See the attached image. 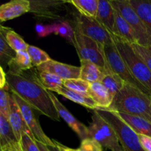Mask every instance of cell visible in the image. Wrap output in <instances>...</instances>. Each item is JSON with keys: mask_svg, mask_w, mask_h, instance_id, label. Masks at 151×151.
<instances>
[{"mask_svg": "<svg viewBox=\"0 0 151 151\" xmlns=\"http://www.w3.org/2000/svg\"><path fill=\"white\" fill-rule=\"evenodd\" d=\"M7 86L29 106L50 119L60 121V116L46 89L36 78L22 73H6Z\"/></svg>", "mask_w": 151, "mask_h": 151, "instance_id": "cell-1", "label": "cell"}, {"mask_svg": "<svg viewBox=\"0 0 151 151\" xmlns=\"http://www.w3.org/2000/svg\"><path fill=\"white\" fill-rule=\"evenodd\" d=\"M108 110L140 116L151 123V96L125 82Z\"/></svg>", "mask_w": 151, "mask_h": 151, "instance_id": "cell-2", "label": "cell"}, {"mask_svg": "<svg viewBox=\"0 0 151 151\" xmlns=\"http://www.w3.org/2000/svg\"><path fill=\"white\" fill-rule=\"evenodd\" d=\"M111 36L114 44L132 76L151 96V72L148 66L134 52L131 44L114 34Z\"/></svg>", "mask_w": 151, "mask_h": 151, "instance_id": "cell-3", "label": "cell"}, {"mask_svg": "<svg viewBox=\"0 0 151 151\" xmlns=\"http://www.w3.org/2000/svg\"><path fill=\"white\" fill-rule=\"evenodd\" d=\"M95 111L114 130L124 151H144L139 143L138 134L116 112L103 109Z\"/></svg>", "mask_w": 151, "mask_h": 151, "instance_id": "cell-4", "label": "cell"}, {"mask_svg": "<svg viewBox=\"0 0 151 151\" xmlns=\"http://www.w3.org/2000/svg\"><path fill=\"white\" fill-rule=\"evenodd\" d=\"M112 6L120 13L134 29L137 44L145 47H151V29L135 11L129 0H112Z\"/></svg>", "mask_w": 151, "mask_h": 151, "instance_id": "cell-5", "label": "cell"}, {"mask_svg": "<svg viewBox=\"0 0 151 151\" xmlns=\"http://www.w3.org/2000/svg\"><path fill=\"white\" fill-rule=\"evenodd\" d=\"M73 45L75 46L80 60L92 62L103 69L106 73L110 72L106 62L103 48L104 46L76 30H75Z\"/></svg>", "mask_w": 151, "mask_h": 151, "instance_id": "cell-6", "label": "cell"}, {"mask_svg": "<svg viewBox=\"0 0 151 151\" xmlns=\"http://www.w3.org/2000/svg\"><path fill=\"white\" fill-rule=\"evenodd\" d=\"M88 128L89 138L96 140L103 148L111 151H124L114 130L95 110L93 112L91 122Z\"/></svg>", "mask_w": 151, "mask_h": 151, "instance_id": "cell-7", "label": "cell"}, {"mask_svg": "<svg viewBox=\"0 0 151 151\" xmlns=\"http://www.w3.org/2000/svg\"><path fill=\"white\" fill-rule=\"evenodd\" d=\"M75 30L94 40L103 46L113 43L111 32L93 18L86 17L79 13L75 15Z\"/></svg>", "mask_w": 151, "mask_h": 151, "instance_id": "cell-8", "label": "cell"}, {"mask_svg": "<svg viewBox=\"0 0 151 151\" xmlns=\"http://www.w3.org/2000/svg\"><path fill=\"white\" fill-rule=\"evenodd\" d=\"M103 48H104L105 55L109 70L120 77L125 82L136 86L145 93L148 94L145 88L141 84L139 83L132 76L126 63L118 52L114 42L109 45L104 46Z\"/></svg>", "mask_w": 151, "mask_h": 151, "instance_id": "cell-9", "label": "cell"}, {"mask_svg": "<svg viewBox=\"0 0 151 151\" xmlns=\"http://www.w3.org/2000/svg\"><path fill=\"white\" fill-rule=\"evenodd\" d=\"M10 94L16 101V104L19 106L24 119L27 125L29 128L32 134H33L35 140L41 142L47 146L55 145L54 140L49 138L47 134L43 131L42 128H41V125H40L39 122H38V119H37L36 116L34 113V109L30 106H29L24 100H23L20 97H19L17 94L11 92V91H10Z\"/></svg>", "mask_w": 151, "mask_h": 151, "instance_id": "cell-10", "label": "cell"}, {"mask_svg": "<svg viewBox=\"0 0 151 151\" xmlns=\"http://www.w3.org/2000/svg\"><path fill=\"white\" fill-rule=\"evenodd\" d=\"M66 1H30V12L40 19H60L67 13Z\"/></svg>", "mask_w": 151, "mask_h": 151, "instance_id": "cell-11", "label": "cell"}, {"mask_svg": "<svg viewBox=\"0 0 151 151\" xmlns=\"http://www.w3.org/2000/svg\"><path fill=\"white\" fill-rule=\"evenodd\" d=\"M48 93L50 94L52 101L54 103L55 107L60 117L62 118L66 122V123L69 125V128H72V131L78 136V137L81 140L89 138V132H88V127H86L84 124H83L78 119H77L72 114V113L69 112L68 109L59 101L58 97L53 94V92L48 90Z\"/></svg>", "mask_w": 151, "mask_h": 151, "instance_id": "cell-12", "label": "cell"}, {"mask_svg": "<svg viewBox=\"0 0 151 151\" xmlns=\"http://www.w3.org/2000/svg\"><path fill=\"white\" fill-rule=\"evenodd\" d=\"M38 72H47L54 74L59 78L64 80L79 78L81 73V66H75L56 61L51 59L49 61L36 67Z\"/></svg>", "mask_w": 151, "mask_h": 151, "instance_id": "cell-13", "label": "cell"}, {"mask_svg": "<svg viewBox=\"0 0 151 151\" xmlns=\"http://www.w3.org/2000/svg\"><path fill=\"white\" fill-rule=\"evenodd\" d=\"M7 120L11 126L12 130H13L16 140L18 142L20 141L24 134H27L32 139L35 140L33 134H32L29 128L27 125L23 116L21 113L20 109H19L18 105L16 104L13 97H12L11 94L10 95V110H9Z\"/></svg>", "mask_w": 151, "mask_h": 151, "instance_id": "cell-14", "label": "cell"}, {"mask_svg": "<svg viewBox=\"0 0 151 151\" xmlns=\"http://www.w3.org/2000/svg\"><path fill=\"white\" fill-rule=\"evenodd\" d=\"M30 12V1L13 0L0 5V21L1 22L14 19Z\"/></svg>", "mask_w": 151, "mask_h": 151, "instance_id": "cell-15", "label": "cell"}, {"mask_svg": "<svg viewBox=\"0 0 151 151\" xmlns=\"http://www.w3.org/2000/svg\"><path fill=\"white\" fill-rule=\"evenodd\" d=\"M112 34L125 40L129 44H137V39L134 29L122 15L114 8V27Z\"/></svg>", "mask_w": 151, "mask_h": 151, "instance_id": "cell-16", "label": "cell"}, {"mask_svg": "<svg viewBox=\"0 0 151 151\" xmlns=\"http://www.w3.org/2000/svg\"><path fill=\"white\" fill-rule=\"evenodd\" d=\"M87 94L98 105L99 109H109L114 100V97L101 82L91 83Z\"/></svg>", "mask_w": 151, "mask_h": 151, "instance_id": "cell-17", "label": "cell"}, {"mask_svg": "<svg viewBox=\"0 0 151 151\" xmlns=\"http://www.w3.org/2000/svg\"><path fill=\"white\" fill-rule=\"evenodd\" d=\"M51 91L52 92L58 93L60 95L63 96V97H66V98L69 99V100H72V101L75 102L78 104L82 105L84 107H86L88 109H93V110H96V109H99L98 105L87 94L72 91V90L66 88L63 86L58 87L57 88H55V89L52 90Z\"/></svg>", "mask_w": 151, "mask_h": 151, "instance_id": "cell-18", "label": "cell"}, {"mask_svg": "<svg viewBox=\"0 0 151 151\" xmlns=\"http://www.w3.org/2000/svg\"><path fill=\"white\" fill-rule=\"evenodd\" d=\"M95 19L112 33L114 27V8L110 1L98 0Z\"/></svg>", "mask_w": 151, "mask_h": 151, "instance_id": "cell-19", "label": "cell"}, {"mask_svg": "<svg viewBox=\"0 0 151 151\" xmlns=\"http://www.w3.org/2000/svg\"><path fill=\"white\" fill-rule=\"evenodd\" d=\"M80 61L81 64L80 78L90 83L102 81L106 73L103 69L88 60H80Z\"/></svg>", "mask_w": 151, "mask_h": 151, "instance_id": "cell-20", "label": "cell"}, {"mask_svg": "<svg viewBox=\"0 0 151 151\" xmlns=\"http://www.w3.org/2000/svg\"><path fill=\"white\" fill-rule=\"evenodd\" d=\"M117 114L138 135L151 137V123L150 122L140 116L122 113Z\"/></svg>", "mask_w": 151, "mask_h": 151, "instance_id": "cell-21", "label": "cell"}, {"mask_svg": "<svg viewBox=\"0 0 151 151\" xmlns=\"http://www.w3.org/2000/svg\"><path fill=\"white\" fill-rule=\"evenodd\" d=\"M7 66L9 73L18 75L31 69L33 66L27 52L20 51L16 53L15 57L10 60Z\"/></svg>", "mask_w": 151, "mask_h": 151, "instance_id": "cell-22", "label": "cell"}, {"mask_svg": "<svg viewBox=\"0 0 151 151\" xmlns=\"http://www.w3.org/2000/svg\"><path fill=\"white\" fill-rule=\"evenodd\" d=\"M76 8L79 14L95 19L98 7V0H69L66 1Z\"/></svg>", "mask_w": 151, "mask_h": 151, "instance_id": "cell-23", "label": "cell"}, {"mask_svg": "<svg viewBox=\"0 0 151 151\" xmlns=\"http://www.w3.org/2000/svg\"><path fill=\"white\" fill-rule=\"evenodd\" d=\"M100 82L107 88L109 92L113 97H114L116 94L122 89L125 83L120 77L111 71L105 74Z\"/></svg>", "mask_w": 151, "mask_h": 151, "instance_id": "cell-24", "label": "cell"}, {"mask_svg": "<svg viewBox=\"0 0 151 151\" xmlns=\"http://www.w3.org/2000/svg\"><path fill=\"white\" fill-rule=\"evenodd\" d=\"M2 32L7 44L16 52L20 51H27L29 44H27L24 40L14 30L10 28L3 27Z\"/></svg>", "mask_w": 151, "mask_h": 151, "instance_id": "cell-25", "label": "cell"}, {"mask_svg": "<svg viewBox=\"0 0 151 151\" xmlns=\"http://www.w3.org/2000/svg\"><path fill=\"white\" fill-rule=\"evenodd\" d=\"M129 2L151 29V0H129Z\"/></svg>", "mask_w": 151, "mask_h": 151, "instance_id": "cell-26", "label": "cell"}, {"mask_svg": "<svg viewBox=\"0 0 151 151\" xmlns=\"http://www.w3.org/2000/svg\"><path fill=\"white\" fill-rule=\"evenodd\" d=\"M50 33H55L63 37L67 41H70L72 44L74 42L75 29L72 28L67 21H60L58 23L49 25Z\"/></svg>", "mask_w": 151, "mask_h": 151, "instance_id": "cell-27", "label": "cell"}, {"mask_svg": "<svg viewBox=\"0 0 151 151\" xmlns=\"http://www.w3.org/2000/svg\"><path fill=\"white\" fill-rule=\"evenodd\" d=\"M3 27L0 28V65L5 66L15 57L16 52L7 44L2 32Z\"/></svg>", "mask_w": 151, "mask_h": 151, "instance_id": "cell-28", "label": "cell"}, {"mask_svg": "<svg viewBox=\"0 0 151 151\" xmlns=\"http://www.w3.org/2000/svg\"><path fill=\"white\" fill-rule=\"evenodd\" d=\"M0 140L2 147L10 143L18 142L7 119L1 115H0Z\"/></svg>", "mask_w": 151, "mask_h": 151, "instance_id": "cell-29", "label": "cell"}, {"mask_svg": "<svg viewBox=\"0 0 151 151\" xmlns=\"http://www.w3.org/2000/svg\"><path fill=\"white\" fill-rule=\"evenodd\" d=\"M38 81L41 85L49 91L62 86L63 83V80L59 78L54 74L47 72H42L38 73Z\"/></svg>", "mask_w": 151, "mask_h": 151, "instance_id": "cell-30", "label": "cell"}, {"mask_svg": "<svg viewBox=\"0 0 151 151\" xmlns=\"http://www.w3.org/2000/svg\"><path fill=\"white\" fill-rule=\"evenodd\" d=\"M27 52L30 57L32 66L35 67H38L40 65L51 60L49 55L46 52L35 46H28Z\"/></svg>", "mask_w": 151, "mask_h": 151, "instance_id": "cell-31", "label": "cell"}, {"mask_svg": "<svg viewBox=\"0 0 151 151\" xmlns=\"http://www.w3.org/2000/svg\"><path fill=\"white\" fill-rule=\"evenodd\" d=\"M63 86L69 89L77 92L87 94L90 87V83L82 80L81 78H75L63 81Z\"/></svg>", "mask_w": 151, "mask_h": 151, "instance_id": "cell-32", "label": "cell"}, {"mask_svg": "<svg viewBox=\"0 0 151 151\" xmlns=\"http://www.w3.org/2000/svg\"><path fill=\"white\" fill-rule=\"evenodd\" d=\"M8 87L0 89V115L8 119L9 110H10V95L8 92Z\"/></svg>", "mask_w": 151, "mask_h": 151, "instance_id": "cell-33", "label": "cell"}, {"mask_svg": "<svg viewBox=\"0 0 151 151\" xmlns=\"http://www.w3.org/2000/svg\"><path fill=\"white\" fill-rule=\"evenodd\" d=\"M134 52L140 57V58L146 63L151 72V51L147 47H143L137 44H131Z\"/></svg>", "mask_w": 151, "mask_h": 151, "instance_id": "cell-34", "label": "cell"}, {"mask_svg": "<svg viewBox=\"0 0 151 151\" xmlns=\"http://www.w3.org/2000/svg\"><path fill=\"white\" fill-rule=\"evenodd\" d=\"M78 151H103V147L96 140L91 138H87L81 140V145Z\"/></svg>", "mask_w": 151, "mask_h": 151, "instance_id": "cell-35", "label": "cell"}, {"mask_svg": "<svg viewBox=\"0 0 151 151\" xmlns=\"http://www.w3.org/2000/svg\"><path fill=\"white\" fill-rule=\"evenodd\" d=\"M23 151H40L35 140L32 139L27 134H24L19 141Z\"/></svg>", "mask_w": 151, "mask_h": 151, "instance_id": "cell-36", "label": "cell"}, {"mask_svg": "<svg viewBox=\"0 0 151 151\" xmlns=\"http://www.w3.org/2000/svg\"><path fill=\"white\" fill-rule=\"evenodd\" d=\"M139 143L144 151H151V137L138 135Z\"/></svg>", "mask_w": 151, "mask_h": 151, "instance_id": "cell-37", "label": "cell"}, {"mask_svg": "<svg viewBox=\"0 0 151 151\" xmlns=\"http://www.w3.org/2000/svg\"><path fill=\"white\" fill-rule=\"evenodd\" d=\"M35 31H36L38 36L41 37V38L46 37L50 35V34H51L50 33L49 25H43L41 24H36V26H35Z\"/></svg>", "mask_w": 151, "mask_h": 151, "instance_id": "cell-38", "label": "cell"}, {"mask_svg": "<svg viewBox=\"0 0 151 151\" xmlns=\"http://www.w3.org/2000/svg\"><path fill=\"white\" fill-rule=\"evenodd\" d=\"M1 151H23L21 147L19 142H15L10 143L7 145L6 146L2 147Z\"/></svg>", "mask_w": 151, "mask_h": 151, "instance_id": "cell-39", "label": "cell"}, {"mask_svg": "<svg viewBox=\"0 0 151 151\" xmlns=\"http://www.w3.org/2000/svg\"><path fill=\"white\" fill-rule=\"evenodd\" d=\"M54 142H55V144L56 147H57L59 151H78V149H72V148H70V147H66V146L60 144V143H59L58 142L55 141V140H54Z\"/></svg>", "mask_w": 151, "mask_h": 151, "instance_id": "cell-40", "label": "cell"}, {"mask_svg": "<svg viewBox=\"0 0 151 151\" xmlns=\"http://www.w3.org/2000/svg\"><path fill=\"white\" fill-rule=\"evenodd\" d=\"M35 142H36V144L38 145L40 151H51L49 149L48 146L46 145L45 144H44V143L41 142L39 141H37V140H35Z\"/></svg>", "mask_w": 151, "mask_h": 151, "instance_id": "cell-41", "label": "cell"}, {"mask_svg": "<svg viewBox=\"0 0 151 151\" xmlns=\"http://www.w3.org/2000/svg\"><path fill=\"white\" fill-rule=\"evenodd\" d=\"M0 78L3 80V81H6V73L4 72L2 66L0 65Z\"/></svg>", "mask_w": 151, "mask_h": 151, "instance_id": "cell-42", "label": "cell"}, {"mask_svg": "<svg viewBox=\"0 0 151 151\" xmlns=\"http://www.w3.org/2000/svg\"><path fill=\"white\" fill-rule=\"evenodd\" d=\"M6 86H7V83H6V81H3V80L0 78V89H2V88H5Z\"/></svg>", "mask_w": 151, "mask_h": 151, "instance_id": "cell-43", "label": "cell"}, {"mask_svg": "<svg viewBox=\"0 0 151 151\" xmlns=\"http://www.w3.org/2000/svg\"><path fill=\"white\" fill-rule=\"evenodd\" d=\"M49 149H50L51 151H59L58 149V147H56V145L55 146H48Z\"/></svg>", "mask_w": 151, "mask_h": 151, "instance_id": "cell-44", "label": "cell"}, {"mask_svg": "<svg viewBox=\"0 0 151 151\" xmlns=\"http://www.w3.org/2000/svg\"><path fill=\"white\" fill-rule=\"evenodd\" d=\"M1 149H2V146H1V140H0V151H1Z\"/></svg>", "mask_w": 151, "mask_h": 151, "instance_id": "cell-45", "label": "cell"}, {"mask_svg": "<svg viewBox=\"0 0 151 151\" xmlns=\"http://www.w3.org/2000/svg\"><path fill=\"white\" fill-rule=\"evenodd\" d=\"M1 23H2V22H1V21H0V28H1V27H2V24H1Z\"/></svg>", "mask_w": 151, "mask_h": 151, "instance_id": "cell-46", "label": "cell"}, {"mask_svg": "<svg viewBox=\"0 0 151 151\" xmlns=\"http://www.w3.org/2000/svg\"><path fill=\"white\" fill-rule=\"evenodd\" d=\"M147 48H148V49H149V50H150V51H151V47H147Z\"/></svg>", "mask_w": 151, "mask_h": 151, "instance_id": "cell-47", "label": "cell"}]
</instances>
